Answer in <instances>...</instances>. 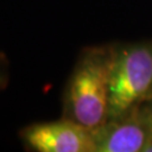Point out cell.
<instances>
[{
  "mask_svg": "<svg viewBox=\"0 0 152 152\" xmlns=\"http://www.w3.org/2000/svg\"><path fill=\"white\" fill-rule=\"evenodd\" d=\"M152 95V48L133 45L116 50L109 88V117L132 115Z\"/></svg>",
  "mask_w": 152,
  "mask_h": 152,
  "instance_id": "7a4b0ae2",
  "label": "cell"
},
{
  "mask_svg": "<svg viewBox=\"0 0 152 152\" xmlns=\"http://www.w3.org/2000/svg\"><path fill=\"white\" fill-rule=\"evenodd\" d=\"M19 137L34 152H96L92 131L65 117L25 126Z\"/></svg>",
  "mask_w": 152,
  "mask_h": 152,
  "instance_id": "3957f363",
  "label": "cell"
},
{
  "mask_svg": "<svg viewBox=\"0 0 152 152\" xmlns=\"http://www.w3.org/2000/svg\"><path fill=\"white\" fill-rule=\"evenodd\" d=\"M9 81V63L2 52H0V92L2 91Z\"/></svg>",
  "mask_w": 152,
  "mask_h": 152,
  "instance_id": "5b68a950",
  "label": "cell"
},
{
  "mask_svg": "<svg viewBox=\"0 0 152 152\" xmlns=\"http://www.w3.org/2000/svg\"><path fill=\"white\" fill-rule=\"evenodd\" d=\"M145 121L148 122V124H149V126H150V129L152 130V109H151V112H150V114H149V116H148V118Z\"/></svg>",
  "mask_w": 152,
  "mask_h": 152,
  "instance_id": "8992f818",
  "label": "cell"
},
{
  "mask_svg": "<svg viewBox=\"0 0 152 152\" xmlns=\"http://www.w3.org/2000/svg\"><path fill=\"white\" fill-rule=\"evenodd\" d=\"M116 49L89 48L72 71L63 97V117L90 131L109 117V88Z\"/></svg>",
  "mask_w": 152,
  "mask_h": 152,
  "instance_id": "6da1fadb",
  "label": "cell"
},
{
  "mask_svg": "<svg viewBox=\"0 0 152 152\" xmlns=\"http://www.w3.org/2000/svg\"><path fill=\"white\" fill-rule=\"evenodd\" d=\"M92 133L96 152H144L152 142V130L148 122L133 118V114L108 120Z\"/></svg>",
  "mask_w": 152,
  "mask_h": 152,
  "instance_id": "277c9868",
  "label": "cell"
}]
</instances>
